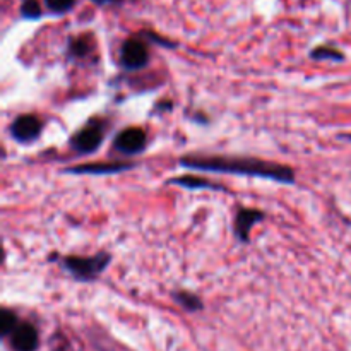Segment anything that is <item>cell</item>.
Masks as SVG:
<instances>
[{
  "label": "cell",
  "instance_id": "obj_1",
  "mask_svg": "<svg viewBox=\"0 0 351 351\" xmlns=\"http://www.w3.org/2000/svg\"><path fill=\"white\" fill-rule=\"evenodd\" d=\"M182 167L194 168L202 171H219V173H239L250 177L269 178V180L293 182V171L283 165L269 163L263 160H245V158H226V156H191L182 160Z\"/></svg>",
  "mask_w": 351,
  "mask_h": 351
},
{
  "label": "cell",
  "instance_id": "obj_2",
  "mask_svg": "<svg viewBox=\"0 0 351 351\" xmlns=\"http://www.w3.org/2000/svg\"><path fill=\"white\" fill-rule=\"evenodd\" d=\"M108 263L110 256H106V254H99V256L91 257H65L64 267L72 276L77 278V280L91 281L105 271Z\"/></svg>",
  "mask_w": 351,
  "mask_h": 351
},
{
  "label": "cell",
  "instance_id": "obj_3",
  "mask_svg": "<svg viewBox=\"0 0 351 351\" xmlns=\"http://www.w3.org/2000/svg\"><path fill=\"white\" fill-rule=\"evenodd\" d=\"M101 141H103V127L99 125L98 122H91L72 137L71 144L75 151L88 154V153H93L95 149H98Z\"/></svg>",
  "mask_w": 351,
  "mask_h": 351
},
{
  "label": "cell",
  "instance_id": "obj_4",
  "mask_svg": "<svg viewBox=\"0 0 351 351\" xmlns=\"http://www.w3.org/2000/svg\"><path fill=\"white\" fill-rule=\"evenodd\" d=\"M149 60V51L147 47L137 38L127 40L122 47V64L123 67L129 71H136V69H143Z\"/></svg>",
  "mask_w": 351,
  "mask_h": 351
},
{
  "label": "cell",
  "instance_id": "obj_5",
  "mask_svg": "<svg viewBox=\"0 0 351 351\" xmlns=\"http://www.w3.org/2000/svg\"><path fill=\"white\" fill-rule=\"evenodd\" d=\"M113 146H115L117 151L123 154H137L146 147V134H144L143 129L130 127V129L122 130L115 137Z\"/></svg>",
  "mask_w": 351,
  "mask_h": 351
},
{
  "label": "cell",
  "instance_id": "obj_6",
  "mask_svg": "<svg viewBox=\"0 0 351 351\" xmlns=\"http://www.w3.org/2000/svg\"><path fill=\"white\" fill-rule=\"evenodd\" d=\"M10 132H12L14 139H17L19 143H31L40 136L41 122L34 115H21L14 120Z\"/></svg>",
  "mask_w": 351,
  "mask_h": 351
},
{
  "label": "cell",
  "instance_id": "obj_7",
  "mask_svg": "<svg viewBox=\"0 0 351 351\" xmlns=\"http://www.w3.org/2000/svg\"><path fill=\"white\" fill-rule=\"evenodd\" d=\"M38 346V332L31 324H19L12 332V348L16 351H34Z\"/></svg>",
  "mask_w": 351,
  "mask_h": 351
},
{
  "label": "cell",
  "instance_id": "obj_8",
  "mask_svg": "<svg viewBox=\"0 0 351 351\" xmlns=\"http://www.w3.org/2000/svg\"><path fill=\"white\" fill-rule=\"evenodd\" d=\"M264 216L263 213L256 211V209H242V211L237 215L235 219V233L242 242H247L250 235V228L256 225L257 221H261Z\"/></svg>",
  "mask_w": 351,
  "mask_h": 351
},
{
  "label": "cell",
  "instance_id": "obj_9",
  "mask_svg": "<svg viewBox=\"0 0 351 351\" xmlns=\"http://www.w3.org/2000/svg\"><path fill=\"white\" fill-rule=\"evenodd\" d=\"M125 165H89V167H77L72 168L71 171L74 173H91V175H98V173H115V171H122L125 170Z\"/></svg>",
  "mask_w": 351,
  "mask_h": 351
},
{
  "label": "cell",
  "instance_id": "obj_10",
  "mask_svg": "<svg viewBox=\"0 0 351 351\" xmlns=\"http://www.w3.org/2000/svg\"><path fill=\"white\" fill-rule=\"evenodd\" d=\"M16 328H17L16 314H12L10 311H2V314H0V331H2V335L3 336L12 335Z\"/></svg>",
  "mask_w": 351,
  "mask_h": 351
},
{
  "label": "cell",
  "instance_id": "obj_11",
  "mask_svg": "<svg viewBox=\"0 0 351 351\" xmlns=\"http://www.w3.org/2000/svg\"><path fill=\"white\" fill-rule=\"evenodd\" d=\"M173 182L178 185H184V187H187V189L201 187V189H215V191H218V185L211 184V182H208V180H202V178H194V177H191V175L185 178H178V180H173Z\"/></svg>",
  "mask_w": 351,
  "mask_h": 351
},
{
  "label": "cell",
  "instance_id": "obj_12",
  "mask_svg": "<svg viewBox=\"0 0 351 351\" xmlns=\"http://www.w3.org/2000/svg\"><path fill=\"white\" fill-rule=\"evenodd\" d=\"M175 300H177L180 305H184L187 311H199V308L202 307L201 300H199V298L192 293H184V291H180V293H175Z\"/></svg>",
  "mask_w": 351,
  "mask_h": 351
},
{
  "label": "cell",
  "instance_id": "obj_13",
  "mask_svg": "<svg viewBox=\"0 0 351 351\" xmlns=\"http://www.w3.org/2000/svg\"><path fill=\"white\" fill-rule=\"evenodd\" d=\"M48 9L55 14H64L75 5V0H45Z\"/></svg>",
  "mask_w": 351,
  "mask_h": 351
},
{
  "label": "cell",
  "instance_id": "obj_14",
  "mask_svg": "<svg viewBox=\"0 0 351 351\" xmlns=\"http://www.w3.org/2000/svg\"><path fill=\"white\" fill-rule=\"evenodd\" d=\"M312 57L317 60H343V55L335 48H317L312 51Z\"/></svg>",
  "mask_w": 351,
  "mask_h": 351
},
{
  "label": "cell",
  "instance_id": "obj_15",
  "mask_svg": "<svg viewBox=\"0 0 351 351\" xmlns=\"http://www.w3.org/2000/svg\"><path fill=\"white\" fill-rule=\"evenodd\" d=\"M21 14L27 19H36V17L41 16V7L36 0H26L21 7Z\"/></svg>",
  "mask_w": 351,
  "mask_h": 351
},
{
  "label": "cell",
  "instance_id": "obj_16",
  "mask_svg": "<svg viewBox=\"0 0 351 351\" xmlns=\"http://www.w3.org/2000/svg\"><path fill=\"white\" fill-rule=\"evenodd\" d=\"M72 53L77 55V57H82V55L88 53L91 50V41L88 38H79V40H74L71 45Z\"/></svg>",
  "mask_w": 351,
  "mask_h": 351
},
{
  "label": "cell",
  "instance_id": "obj_17",
  "mask_svg": "<svg viewBox=\"0 0 351 351\" xmlns=\"http://www.w3.org/2000/svg\"><path fill=\"white\" fill-rule=\"evenodd\" d=\"M93 2L98 3V5H108V3H120L123 0H93Z\"/></svg>",
  "mask_w": 351,
  "mask_h": 351
}]
</instances>
